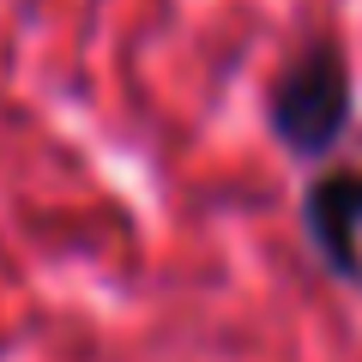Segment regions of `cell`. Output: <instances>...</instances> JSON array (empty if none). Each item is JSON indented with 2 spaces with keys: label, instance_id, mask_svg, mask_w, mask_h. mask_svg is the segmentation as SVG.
I'll use <instances>...</instances> for the list:
<instances>
[{
  "label": "cell",
  "instance_id": "1",
  "mask_svg": "<svg viewBox=\"0 0 362 362\" xmlns=\"http://www.w3.org/2000/svg\"><path fill=\"white\" fill-rule=\"evenodd\" d=\"M344 121H350V66L332 42H314L272 90V133L296 157H320L338 145Z\"/></svg>",
  "mask_w": 362,
  "mask_h": 362
},
{
  "label": "cell",
  "instance_id": "2",
  "mask_svg": "<svg viewBox=\"0 0 362 362\" xmlns=\"http://www.w3.org/2000/svg\"><path fill=\"white\" fill-rule=\"evenodd\" d=\"M302 223L326 266L362 284V169H332L314 181L302 199Z\"/></svg>",
  "mask_w": 362,
  "mask_h": 362
}]
</instances>
